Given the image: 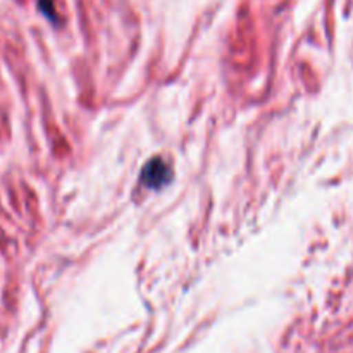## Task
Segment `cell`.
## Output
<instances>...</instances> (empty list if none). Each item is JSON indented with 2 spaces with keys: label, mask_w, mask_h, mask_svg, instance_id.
<instances>
[{
  "label": "cell",
  "mask_w": 353,
  "mask_h": 353,
  "mask_svg": "<svg viewBox=\"0 0 353 353\" xmlns=\"http://www.w3.org/2000/svg\"><path fill=\"white\" fill-rule=\"evenodd\" d=\"M171 180H173V171L167 166L166 160L159 159V157L147 162L142 171V183L152 190L166 186Z\"/></svg>",
  "instance_id": "cell-1"
},
{
  "label": "cell",
  "mask_w": 353,
  "mask_h": 353,
  "mask_svg": "<svg viewBox=\"0 0 353 353\" xmlns=\"http://www.w3.org/2000/svg\"><path fill=\"white\" fill-rule=\"evenodd\" d=\"M39 6L40 9H42L43 14L49 16L50 19H56V11H54L52 0H39Z\"/></svg>",
  "instance_id": "cell-2"
}]
</instances>
